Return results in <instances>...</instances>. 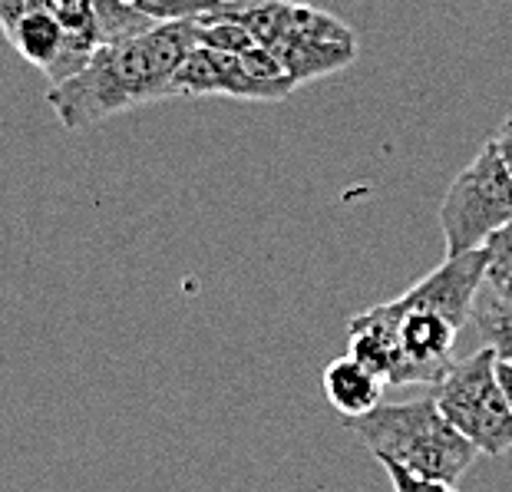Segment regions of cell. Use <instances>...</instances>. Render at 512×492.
<instances>
[{
    "label": "cell",
    "instance_id": "obj_10",
    "mask_svg": "<svg viewBox=\"0 0 512 492\" xmlns=\"http://www.w3.org/2000/svg\"><path fill=\"white\" fill-rule=\"evenodd\" d=\"M139 14H146L156 24H172V20H199L215 14L225 0H126Z\"/></svg>",
    "mask_w": 512,
    "mask_h": 492
},
{
    "label": "cell",
    "instance_id": "obj_6",
    "mask_svg": "<svg viewBox=\"0 0 512 492\" xmlns=\"http://www.w3.org/2000/svg\"><path fill=\"white\" fill-rule=\"evenodd\" d=\"M298 86L285 67L261 47L245 53H228L212 47H195L176 73V96H235V100L278 103Z\"/></svg>",
    "mask_w": 512,
    "mask_h": 492
},
{
    "label": "cell",
    "instance_id": "obj_5",
    "mask_svg": "<svg viewBox=\"0 0 512 492\" xmlns=\"http://www.w3.org/2000/svg\"><path fill=\"white\" fill-rule=\"evenodd\" d=\"M506 225H512V176L486 142L443 195L440 228L446 258L483 248Z\"/></svg>",
    "mask_w": 512,
    "mask_h": 492
},
{
    "label": "cell",
    "instance_id": "obj_13",
    "mask_svg": "<svg viewBox=\"0 0 512 492\" xmlns=\"http://www.w3.org/2000/svg\"><path fill=\"white\" fill-rule=\"evenodd\" d=\"M496 377H499V387H503L509 407H512V364H506V360H496Z\"/></svg>",
    "mask_w": 512,
    "mask_h": 492
},
{
    "label": "cell",
    "instance_id": "obj_1",
    "mask_svg": "<svg viewBox=\"0 0 512 492\" xmlns=\"http://www.w3.org/2000/svg\"><path fill=\"white\" fill-rule=\"evenodd\" d=\"M199 47V20L156 24L146 34L100 47L70 80L50 86L47 100L63 129H90L103 119L176 96V73Z\"/></svg>",
    "mask_w": 512,
    "mask_h": 492
},
{
    "label": "cell",
    "instance_id": "obj_12",
    "mask_svg": "<svg viewBox=\"0 0 512 492\" xmlns=\"http://www.w3.org/2000/svg\"><path fill=\"white\" fill-rule=\"evenodd\" d=\"M489 146L496 149V156L503 159L506 172L512 176V116H509V119H503V123H499V129L493 133V139H489Z\"/></svg>",
    "mask_w": 512,
    "mask_h": 492
},
{
    "label": "cell",
    "instance_id": "obj_4",
    "mask_svg": "<svg viewBox=\"0 0 512 492\" xmlns=\"http://www.w3.org/2000/svg\"><path fill=\"white\" fill-rule=\"evenodd\" d=\"M430 397L483 456H506L512 450V407L499 387L496 354L489 347L456 360Z\"/></svg>",
    "mask_w": 512,
    "mask_h": 492
},
{
    "label": "cell",
    "instance_id": "obj_9",
    "mask_svg": "<svg viewBox=\"0 0 512 492\" xmlns=\"http://www.w3.org/2000/svg\"><path fill=\"white\" fill-rule=\"evenodd\" d=\"M486 271H483V288L493 291L496 298L512 301V225L499 228V232L483 245Z\"/></svg>",
    "mask_w": 512,
    "mask_h": 492
},
{
    "label": "cell",
    "instance_id": "obj_7",
    "mask_svg": "<svg viewBox=\"0 0 512 492\" xmlns=\"http://www.w3.org/2000/svg\"><path fill=\"white\" fill-rule=\"evenodd\" d=\"M321 387L328 403L344 420H357V417H364V413L377 410L380 397H384V390H387L384 380H380L374 370H367L361 360H354L351 354L334 357L331 364L324 367Z\"/></svg>",
    "mask_w": 512,
    "mask_h": 492
},
{
    "label": "cell",
    "instance_id": "obj_3",
    "mask_svg": "<svg viewBox=\"0 0 512 492\" xmlns=\"http://www.w3.org/2000/svg\"><path fill=\"white\" fill-rule=\"evenodd\" d=\"M344 426L377 456V463L387 459L433 483L456 486L479 456L476 446L443 417L433 397L380 403L364 417L344 420Z\"/></svg>",
    "mask_w": 512,
    "mask_h": 492
},
{
    "label": "cell",
    "instance_id": "obj_8",
    "mask_svg": "<svg viewBox=\"0 0 512 492\" xmlns=\"http://www.w3.org/2000/svg\"><path fill=\"white\" fill-rule=\"evenodd\" d=\"M476 331L483 337V347L496 354V360L512 364V301L496 298L493 291H479L473 308Z\"/></svg>",
    "mask_w": 512,
    "mask_h": 492
},
{
    "label": "cell",
    "instance_id": "obj_2",
    "mask_svg": "<svg viewBox=\"0 0 512 492\" xmlns=\"http://www.w3.org/2000/svg\"><path fill=\"white\" fill-rule=\"evenodd\" d=\"M215 14L242 24L285 67L294 86L321 80L357 60L354 30L328 10L291 0H225Z\"/></svg>",
    "mask_w": 512,
    "mask_h": 492
},
{
    "label": "cell",
    "instance_id": "obj_11",
    "mask_svg": "<svg viewBox=\"0 0 512 492\" xmlns=\"http://www.w3.org/2000/svg\"><path fill=\"white\" fill-rule=\"evenodd\" d=\"M380 466H384V473L390 479V489L394 492H456V486H450V483L420 479V476L407 473V469H400L397 463H387V459H380Z\"/></svg>",
    "mask_w": 512,
    "mask_h": 492
}]
</instances>
